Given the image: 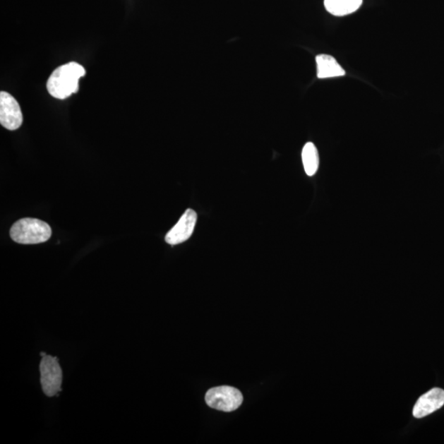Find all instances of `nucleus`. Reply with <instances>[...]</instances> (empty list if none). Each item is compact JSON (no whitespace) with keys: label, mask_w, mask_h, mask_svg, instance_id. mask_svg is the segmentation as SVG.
Masks as SVG:
<instances>
[{"label":"nucleus","mask_w":444,"mask_h":444,"mask_svg":"<svg viewBox=\"0 0 444 444\" xmlns=\"http://www.w3.org/2000/svg\"><path fill=\"white\" fill-rule=\"evenodd\" d=\"M317 77L320 79L342 77L346 74L337 59L329 54H319L316 57Z\"/></svg>","instance_id":"nucleus-8"},{"label":"nucleus","mask_w":444,"mask_h":444,"mask_svg":"<svg viewBox=\"0 0 444 444\" xmlns=\"http://www.w3.org/2000/svg\"><path fill=\"white\" fill-rule=\"evenodd\" d=\"M23 121L21 107L17 100L6 92H0V124L8 131H17Z\"/></svg>","instance_id":"nucleus-5"},{"label":"nucleus","mask_w":444,"mask_h":444,"mask_svg":"<svg viewBox=\"0 0 444 444\" xmlns=\"http://www.w3.org/2000/svg\"><path fill=\"white\" fill-rule=\"evenodd\" d=\"M302 162L304 171L308 176L316 174L319 166L317 148L313 143H307L302 150Z\"/></svg>","instance_id":"nucleus-10"},{"label":"nucleus","mask_w":444,"mask_h":444,"mask_svg":"<svg viewBox=\"0 0 444 444\" xmlns=\"http://www.w3.org/2000/svg\"><path fill=\"white\" fill-rule=\"evenodd\" d=\"M205 400L211 408L231 412L241 406L243 395L236 388L221 386L211 388L206 394Z\"/></svg>","instance_id":"nucleus-4"},{"label":"nucleus","mask_w":444,"mask_h":444,"mask_svg":"<svg viewBox=\"0 0 444 444\" xmlns=\"http://www.w3.org/2000/svg\"><path fill=\"white\" fill-rule=\"evenodd\" d=\"M197 213L188 208L166 236V242L172 246L181 244L191 237L197 222Z\"/></svg>","instance_id":"nucleus-6"},{"label":"nucleus","mask_w":444,"mask_h":444,"mask_svg":"<svg viewBox=\"0 0 444 444\" xmlns=\"http://www.w3.org/2000/svg\"><path fill=\"white\" fill-rule=\"evenodd\" d=\"M444 405V390L441 388H433L424 394L413 408V416L423 418L431 415Z\"/></svg>","instance_id":"nucleus-7"},{"label":"nucleus","mask_w":444,"mask_h":444,"mask_svg":"<svg viewBox=\"0 0 444 444\" xmlns=\"http://www.w3.org/2000/svg\"><path fill=\"white\" fill-rule=\"evenodd\" d=\"M42 360L40 364L42 390L47 397L57 395L61 391L63 373L57 357L42 353Z\"/></svg>","instance_id":"nucleus-3"},{"label":"nucleus","mask_w":444,"mask_h":444,"mask_svg":"<svg viewBox=\"0 0 444 444\" xmlns=\"http://www.w3.org/2000/svg\"><path fill=\"white\" fill-rule=\"evenodd\" d=\"M86 73L85 68L76 62L59 67L49 76L47 90L54 98L63 100L78 91L79 79Z\"/></svg>","instance_id":"nucleus-1"},{"label":"nucleus","mask_w":444,"mask_h":444,"mask_svg":"<svg viewBox=\"0 0 444 444\" xmlns=\"http://www.w3.org/2000/svg\"><path fill=\"white\" fill-rule=\"evenodd\" d=\"M362 3L363 0H324V6L329 13L342 17L356 12Z\"/></svg>","instance_id":"nucleus-9"},{"label":"nucleus","mask_w":444,"mask_h":444,"mask_svg":"<svg viewBox=\"0 0 444 444\" xmlns=\"http://www.w3.org/2000/svg\"><path fill=\"white\" fill-rule=\"evenodd\" d=\"M52 228L47 222L36 218H23L10 229L13 241L23 244L47 242L52 237Z\"/></svg>","instance_id":"nucleus-2"}]
</instances>
